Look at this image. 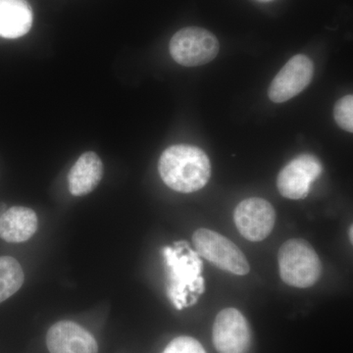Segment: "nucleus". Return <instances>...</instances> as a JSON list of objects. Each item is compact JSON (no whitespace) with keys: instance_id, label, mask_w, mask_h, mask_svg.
<instances>
[{"instance_id":"f257e3e1","label":"nucleus","mask_w":353,"mask_h":353,"mask_svg":"<svg viewBox=\"0 0 353 353\" xmlns=\"http://www.w3.org/2000/svg\"><path fill=\"white\" fill-rule=\"evenodd\" d=\"M158 170L170 189L192 194L205 187L211 176L206 153L196 146L176 145L165 150L158 162Z\"/></svg>"},{"instance_id":"f03ea898","label":"nucleus","mask_w":353,"mask_h":353,"mask_svg":"<svg viewBox=\"0 0 353 353\" xmlns=\"http://www.w3.org/2000/svg\"><path fill=\"white\" fill-rule=\"evenodd\" d=\"M280 276L285 284L305 289L319 280L322 264L308 241L292 239L281 246L278 254Z\"/></svg>"},{"instance_id":"7ed1b4c3","label":"nucleus","mask_w":353,"mask_h":353,"mask_svg":"<svg viewBox=\"0 0 353 353\" xmlns=\"http://www.w3.org/2000/svg\"><path fill=\"white\" fill-rule=\"evenodd\" d=\"M219 48L214 34L199 27L183 28L174 34L169 44L171 57L185 67L209 63L217 57Z\"/></svg>"},{"instance_id":"20e7f679","label":"nucleus","mask_w":353,"mask_h":353,"mask_svg":"<svg viewBox=\"0 0 353 353\" xmlns=\"http://www.w3.org/2000/svg\"><path fill=\"white\" fill-rule=\"evenodd\" d=\"M196 252L221 270L243 276L250 272L245 255L233 241L211 230H196L192 236Z\"/></svg>"},{"instance_id":"39448f33","label":"nucleus","mask_w":353,"mask_h":353,"mask_svg":"<svg viewBox=\"0 0 353 353\" xmlns=\"http://www.w3.org/2000/svg\"><path fill=\"white\" fill-rule=\"evenodd\" d=\"M234 220L243 238L257 243L265 240L273 231L276 211L270 202L260 197H250L234 209Z\"/></svg>"},{"instance_id":"423d86ee","label":"nucleus","mask_w":353,"mask_h":353,"mask_svg":"<svg viewBox=\"0 0 353 353\" xmlns=\"http://www.w3.org/2000/svg\"><path fill=\"white\" fill-rule=\"evenodd\" d=\"M212 339L219 353H246L252 341L248 320L238 309H223L213 325Z\"/></svg>"},{"instance_id":"0eeeda50","label":"nucleus","mask_w":353,"mask_h":353,"mask_svg":"<svg viewBox=\"0 0 353 353\" xmlns=\"http://www.w3.org/2000/svg\"><path fill=\"white\" fill-rule=\"evenodd\" d=\"M323 172L321 162L312 154L299 155L285 165L279 173V192L287 199H303L308 196L311 185Z\"/></svg>"},{"instance_id":"6e6552de","label":"nucleus","mask_w":353,"mask_h":353,"mask_svg":"<svg viewBox=\"0 0 353 353\" xmlns=\"http://www.w3.org/2000/svg\"><path fill=\"white\" fill-rule=\"evenodd\" d=\"M314 73L312 60L304 54L290 58L272 81L268 97L275 103L294 99L307 88Z\"/></svg>"},{"instance_id":"1a4fd4ad","label":"nucleus","mask_w":353,"mask_h":353,"mask_svg":"<svg viewBox=\"0 0 353 353\" xmlns=\"http://www.w3.org/2000/svg\"><path fill=\"white\" fill-rule=\"evenodd\" d=\"M50 353H97V343L90 332L75 322L61 321L53 325L46 334Z\"/></svg>"},{"instance_id":"9d476101","label":"nucleus","mask_w":353,"mask_h":353,"mask_svg":"<svg viewBox=\"0 0 353 353\" xmlns=\"http://www.w3.org/2000/svg\"><path fill=\"white\" fill-rule=\"evenodd\" d=\"M38 225V216L32 209L13 206L0 214V239L7 243H24L36 234Z\"/></svg>"},{"instance_id":"9b49d317","label":"nucleus","mask_w":353,"mask_h":353,"mask_svg":"<svg viewBox=\"0 0 353 353\" xmlns=\"http://www.w3.org/2000/svg\"><path fill=\"white\" fill-rule=\"evenodd\" d=\"M103 176V164L97 153H83L69 172V190L73 196H83L97 189Z\"/></svg>"},{"instance_id":"f8f14e48","label":"nucleus","mask_w":353,"mask_h":353,"mask_svg":"<svg viewBox=\"0 0 353 353\" xmlns=\"http://www.w3.org/2000/svg\"><path fill=\"white\" fill-rule=\"evenodd\" d=\"M32 11L27 0H0V37L18 39L31 30Z\"/></svg>"},{"instance_id":"ddd939ff","label":"nucleus","mask_w":353,"mask_h":353,"mask_svg":"<svg viewBox=\"0 0 353 353\" xmlns=\"http://www.w3.org/2000/svg\"><path fill=\"white\" fill-rule=\"evenodd\" d=\"M24 281V271L17 260L10 256L0 257V303L15 294Z\"/></svg>"},{"instance_id":"4468645a","label":"nucleus","mask_w":353,"mask_h":353,"mask_svg":"<svg viewBox=\"0 0 353 353\" xmlns=\"http://www.w3.org/2000/svg\"><path fill=\"white\" fill-rule=\"evenodd\" d=\"M336 124L345 132H353V95L347 94L336 102L334 109Z\"/></svg>"},{"instance_id":"2eb2a0df","label":"nucleus","mask_w":353,"mask_h":353,"mask_svg":"<svg viewBox=\"0 0 353 353\" xmlns=\"http://www.w3.org/2000/svg\"><path fill=\"white\" fill-rule=\"evenodd\" d=\"M162 353H206L199 341L190 336H179L165 347Z\"/></svg>"},{"instance_id":"dca6fc26","label":"nucleus","mask_w":353,"mask_h":353,"mask_svg":"<svg viewBox=\"0 0 353 353\" xmlns=\"http://www.w3.org/2000/svg\"><path fill=\"white\" fill-rule=\"evenodd\" d=\"M352 231H353L352 226H350V241H352V239H353Z\"/></svg>"},{"instance_id":"f3484780","label":"nucleus","mask_w":353,"mask_h":353,"mask_svg":"<svg viewBox=\"0 0 353 353\" xmlns=\"http://www.w3.org/2000/svg\"><path fill=\"white\" fill-rule=\"evenodd\" d=\"M257 1H260V2H270V1H273V0H257Z\"/></svg>"}]
</instances>
